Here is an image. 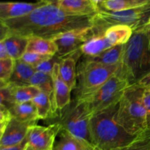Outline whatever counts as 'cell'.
Returning a JSON list of instances; mask_svg holds the SVG:
<instances>
[{"label": "cell", "instance_id": "1", "mask_svg": "<svg viewBox=\"0 0 150 150\" xmlns=\"http://www.w3.org/2000/svg\"><path fill=\"white\" fill-rule=\"evenodd\" d=\"M94 16H75L64 12L56 4H45L27 16L0 21V24L10 33L51 39L62 32L92 27Z\"/></svg>", "mask_w": 150, "mask_h": 150}, {"label": "cell", "instance_id": "2", "mask_svg": "<svg viewBox=\"0 0 150 150\" xmlns=\"http://www.w3.org/2000/svg\"><path fill=\"white\" fill-rule=\"evenodd\" d=\"M119 103L95 114L91 120L93 144L101 150H116L125 147L138 136L127 133L117 122L116 117Z\"/></svg>", "mask_w": 150, "mask_h": 150}, {"label": "cell", "instance_id": "3", "mask_svg": "<svg viewBox=\"0 0 150 150\" xmlns=\"http://www.w3.org/2000/svg\"><path fill=\"white\" fill-rule=\"evenodd\" d=\"M149 26L133 32L125 44L122 62L119 74L126 79L130 85L137 83L150 72V49L147 31Z\"/></svg>", "mask_w": 150, "mask_h": 150}, {"label": "cell", "instance_id": "4", "mask_svg": "<svg viewBox=\"0 0 150 150\" xmlns=\"http://www.w3.org/2000/svg\"><path fill=\"white\" fill-rule=\"evenodd\" d=\"M144 89L137 83L130 85L119 103L117 120L130 134L139 136L148 130L147 116L143 101Z\"/></svg>", "mask_w": 150, "mask_h": 150}, {"label": "cell", "instance_id": "5", "mask_svg": "<svg viewBox=\"0 0 150 150\" xmlns=\"http://www.w3.org/2000/svg\"><path fill=\"white\" fill-rule=\"evenodd\" d=\"M120 67L105 65L83 58L77 68L78 83L76 88V100H86L102 87Z\"/></svg>", "mask_w": 150, "mask_h": 150}, {"label": "cell", "instance_id": "6", "mask_svg": "<svg viewBox=\"0 0 150 150\" xmlns=\"http://www.w3.org/2000/svg\"><path fill=\"white\" fill-rule=\"evenodd\" d=\"M150 19V4L122 11H107L100 9L94 16V35H104L108 28L115 25H125L133 32L148 26Z\"/></svg>", "mask_w": 150, "mask_h": 150}, {"label": "cell", "instance_id": "7", "mask_svg": "<svg viewBox=\"0 0 150 150\" xmlns=\"http://www.w3.org/2000/svg\"><path fill=\"white\" fill-rule=\"evenodd\" d=\"M93 116L86 101L75 99L64 108L57 122L62 130L77 139L94 144L91 132V120Z\"/></svg>", "mask_w": 150, "mask_h": 150}, {"label": "cell", "instance_id": "8", "mask_svg": "<svg viewBox=\"0 0 150 150\" xmlns=\"http://www.w3.org/2000/svg\"><path fill=\"white\" fill-rule=\"evenodd\" d=\"M130 86L127 79L119 74L117 71V73L94 95L83 100L87 103L91 112L95 115V114L118 103L125 90Z\"/></svg>", "mask_w": 150, "mask_h": 150}, {"label": "cell", "instance_id": "9", "mask_svg": "<svg viewBox=\"0 0 150 150\" xmlns=\"http://www.w3.org/2000/svg\"><path fill=\"white\" fill-rule=\"evenodd\" d=\"M93 35L92 27L80 28L56 35L51 38L57 47L56 56L62 59L76 52L80 49L81 45Z\"/></svg>", "mask_w": 150, "mask_h": 150}, {"label": "cell", "instance_id": "10", "mask_svg": "<svg viewBox=\"0 0 150 150\" xmlns=\"http://www.w3.org/2000/svg\"><path fill=\"white\" fill-rule=\"evenodd\" d=\"M60 130L61 127L57 122L48 127L38 125L31 126L27 134L28 144L25 150H53Z\"/></svg>", "mask_w": 150, "mask_h": 150}, {"label": "cell", "instance_id": "11", "mask_svg": "<svg viewBox=\"0 0 150 150\" xmlns=\"http://www.w3.org/2000/svg\"><path fill=\"white\" fill-rule=\"evenodd\" d=\"M35 125L22 122L13 118L0 137V147L14 146L25 140L31 126Z\"/></svg>", "mask_w": 150, "mask_h": 150}, {"label": "cell", "instance_id": "12", "mask_svg": "<svg viewBox=\"0 0 150 150\" xmlns=\"http://www.w3.org/2000/svg\"><path fill=\"white\" fill-rule=\"evenodd\" d=\"M45 4L43 2H18L2 1L0 3V21L18 18L27 16L35 9Z\"/></svg>", "mask_w": 150, "mask_h": 150}, {"label": "cell", "instance_id": "13", "mask_svg": "<svg viewBox=\"0 0 150 150\" xmlns=\"http://www.w3.org/2000/svg\"><path fill=\"white\" fill-rule=\"evenodd\" d=\"M59 63H56L53 70L52 77L54 83V95L55 105L58 112H61L71 103L70 90L67 83L62 80L59 75Z\"/></svg>", "mask_w": 150, "mask_h": 150}, {"label": "cell", "instance_id": "14", "mask_svg": "<svg viewBox=\"0 0 150 150\" xmlns=\"http://www.w3.org/2000/svg\"><path fill=\"white\" fill-rule=\"evenodd\" d=\"M0 41L4 42L9 56L13 59H21L26 52L28 45V38L26 37L10 33L1 28Z\"/></svg>", "mask_w": 150, "mask_h": 150}, {"label": "cell", "instance_id": "15", "mask_svg": "<svg viewBox=\"0 0 150 150\" xmlns=\"http://www.w3.org/2000/svg\"><path fill=\"white\" fill-rule=\"evenodd\" d=\"M80 51L67 56L60 60L59 63V75L62 80L67 83L70 90L76 89L77 86V67L76 62L81 57Z\"/></svg>", "mask_w": 150, "mask_h": 150}, {"label": "cell", "instance_id": "16", "mask_svg": "<svg viewBox=\"0 0 150 150\" xmlns=\"http://www.w3.org/2000/svg\"><path fill=\"white\" fill-rule=\"evenodd\" d=\"M57 6L66 13L75 16H94L99 11V6L92 0H59Z\"/></svg>", "mask_w": 150, "mask_h": 150}, {"label": "cell", "instance_id": "17", "mask_svg": "<svg viewBox=\"0 0 150 150\" xmlns=\"http://www.w3.org/2000/svg\"><path fill=\"white\" fill-rule=\"evenodd\" d=\"M59 139L53 150H101L95 144L72 136L64 130H60Z\"/></svg>", "mask_w": 150, "mask_h": 150}, {"label": "cell", "instance_id": "18", "mask_svg": "<svg viewBox=\"0 0 150 150\" xmlns=\"http://www.w3.org/2000/svg\"><path fill=\"white\" fill-rule=\"evenodd\" d=\"M10 111L13 118L22 122L37 125L39 120L36 106L32 101L15 103L10 108Z\"/></svg>", "mask_w": 150, "mask_h": 150}, {"label": "cell", "instance_id": "19", "mask_svg": "<svg viewBox=\"0 0 150 150\" xmlns=\"http://www.w3.org/2000/svg\"><path fill=\"white\" fill-rule=\"evenodd\" d=\"M111 47L113 46L105 35H97L89 38L81 45L79 51L85 57H93Z\"/></svg>", "mask_w": 150, "mask_h": 150}, {"label": "cell", "instance_id": "20", "mask_svg": "<svg viewBox=\"0 0 150 150\" xmlns=\"http://www.w3.org/2000/svg\"><path fill=\"white\" fill-rule=\"evenodd\" d=\"M125 45L113 46L105 50L99 55L93 57H85L86 59L105 65H120L122 64Z\"/></svg>", "mask_w": 150, "mask_h": 150}, {"label": "cell", "instance_id": "21", "mask_svg": "<svg viewBox=\"0 0 150 150\" xmlns=\"http://www.w3.org/2000/svg\"><path fill=\"white\" fill-rule=\"evenodd\" d=\"M26 51L53 57L57 54V47L55 42L51 39L32 36L28 38Z\"/></svg>", "mask_w": 150, "mask_h": 150}, {"label": "cell", "instance_id": "22", "mask_svg": "<svg viewBox=\"0 0 150 150\" xmlns=\"http://www.w3.org/2000/svg\"><path fill=\"white\" fill-rule=\"evenodd\" d=\"M133 30L125 25H115L108 28L104 35L112 46L125 45L131 38Z\"/></svg>", "mask_w": 150, "mask_h": 150}, {"label": "cell", "instance_id": "23", "mask_svg": "<svg viewBox=\"0 0 150 150\" xmlns=\"http://www.w3.org/2000/svg\"><path fill=\"white\" fill-rule=\"evenodd\" d=\"M36 72L35 67L21 59L16 60L14 71L10 79V83L16 86L29 85L31 79Z\"/></svg>", "mask_w": 150, "mask_h": 150}, {"label": "cell", "instance_id": "24", "mask_svg": "<svg viewBox=\"0 0 150 150\" xmlns=\"http://www.w3.org/2000/svg\"><path fill=\"white\" fill-rule=\"evenodd\" d=\"M150 4V0H105L99 8L107 11H122Z\"/></svg>", "mask_w": 150, "mask_h": 150}, {"label": "cell", "instance_id": "25", "mask_svg": "<svg viewBox=\"0 0 150 150\" xmlns=\"http://www.w3.org/2000/svg\"><path fill=\"white\" fill-rule=\"evenodd\" d=\"M10 94L13 103H23L32 101V100L41 92L39 89L32 85L16 86L9 83Z\"/></svg>", "mask_w": 150, "mask_h": 150}, {"label": "cell", "instance_id": "26", "mask_svg": "<svg viewBox=\"0 0 150 150\" xmlns=\"http://www.w3.org/2000/svg\"><path fill=\"white\" fill-rule=\"evenodd\" d=\"M32 102L36 106L39 120H47L49 117H54L49 95L40 92L32 100Z\"/></svg>", "mask_w": 150, "mask_h": 150}, {"label": "cell", "instance_id": "27", "mask_svg": "<svg viewBox=\"0 0 150 150\" xmlns=\"http://www.w3.org/2000/svg\"><path fill=\"white\" fill-rule=\"evenodd\" d=\"M16 60L12 58L0 59V87L10 83V79L14 71Z\"/></svg>", "mask_w": 150, "mask_h": 150}, {"label": "cell", "instance_id": "28", "mask_svg": "<svg viewBox=\"0 0 150 150\" xmlns=\"http://www.w3.org/2000/svg\"><path fill=\"white\" fill-rule=\"evenodd\" d=\"M116 150H150V129L138 136L129 145Z\"/></svg>", "mask_w": 150, "mask_h": 150}, {"label": "cell", "instance_id": "29", "mask_svg": "<svg viewBox=\"0 0 150 150\" xmlns=\"http://www.w3.org/2000/svg\"><path fill=\"white\" fill-rule=\"evenodd\" d=\"M54 57V56H53ZM52 56H47V55H42V54H38V53L35 52H29V51H26L23 57L21 58V60L23 61V62L26 63V64H29V65L32 66V67H35L38 66V64H40L45 60L48 59Z\"/></svg>", "mask_w": 150, "mask_h": 150}, {"label": "cell", "instance_id": "30", "mask_svg": "<svg viewBox=\"0 0 150 150\" xmlns=\"http://www.w3.org/2000/svg\"><path fill=\"white\" fill-rule=\"evenodd\" d=\"M62 59L59 58L57 56H54V57H51L48 59L45 60L42 62H41L40 64H38V66L35 67V69L36 70V71L41 72V73H45V74H48L49 76H51L53 73V70H54V67L56 63L59 62L60 60Z\"/></svg>", "mask_w": 150, "mask_h": 150}, {"label": "cell", "instance_id": "31", "mask_svg": "<svg viewBox=\"0 0 150 150\" xmlns=\"http://www.w3.org/2000/svg\"><path fill=\"white\" fill-rule=\"evenodd\" d=\"M13 118V115H12L10 109L4 108V107H0V132H1V135L4 133V130Z\"/></svg>", "mask_w": 150, "mask_h": 150}, {"label": "cell", "instance_id": "32", "mask_svg": "<svg viewBox=\"0 0 150 150\" xmlns=\"http://www.w3.org/2000/svg\"><path fill=\"white\" fill-rule=\"evenodd\" d=\"M143 101L145 109L146 111L148 129H150V90L144 89V92L143 95Z\"/></svg>", "mask_w": 150, "mask_h": 150}, {"label": "cell", "instance_id": "33", "mask_svg": "<svg viewBox=\"0 0 150 150\" xmlns=\"http://www.w3.org/2000/svg\"><path fill=\"white\" fill-rule=\"evenodd\" d=\"M138 85L146 90H150V72L137 82Z\"/></svg>", "mask_w": 150, "mask_h": 150}, {"label": "cell", "instance_id": "34", "mask_svg": "<svg viewBox=\"0 0 150 150\" xmlns=\"http://www.w3.org/2000/svg\"><path fill=\"white\" fill-rule=\"evenodd\" d=\"M28 144V140H27V136L25 139V140L23 142H22L21 143L18 144L14 145V146H7V147H0V150H24L25 148L26 147Z\"/></svg>", "mask_w": 150, "mask_h": 150}, {"label": "cell", "instance_id": "35", "mask_svg": "<svg viewBox=\"0 0 150 150\" xmlns=\"http://www.w3.org/2000/svg\"><path fill=\"white\" fill-rule=\"evenodd\" d=\"M7 58H10V57L7 53L5 45L2 41H0V59H4Z\"/></svg>", "mask_w": 150, "mask_h": 150}, {"label": "cell", "instance_id": "36", "mask_svg": "<svg viewBox=\"0 0 150 150\" xmlns=\"http://www.w3.org/2000/svg\"><path fill=\"white\" fill-rule=\"evenodd\" d=\"M39 2H43L45 4H57L59 0H37Z\"/></svg>", "mask_w": 150, "mask_h": 150}, {"label": "cell", "instance_id": "37", "mask_svg": "<svg viewBox=\"0 0 150 150\" xmlns=\"http://www.w3.org/2000/svg\"><path fill=\"white\" fill-rule=\"evenodd\" d=\"M92 1H93V2L95 3V4H96V5L99 6V4H100L101 2H103V1H105V0H92Z\"/></svg>", "mask_w": 150, "mask_h": 150}, {"label": "cell", "instance_id": "38", "mask_svg": "<svg viewBox=\"0 0 150 150\" xmlns=\"http://www.w3.org/2000/svg\"><path fill=\"white\" fill-rule=\"evenodd\" d=\"M147 33H148V38H149V48L150 49V27L149 26V29H148Z\"/></svg>", "mask_w": 150, "mask_h": 150}, {"label": "cell", "instance_id": "39", "mask_svg": "<svg viewBox=\"0 0 150 150\" xmlns=\"http://www.w3.org/2000/svg\"><path fill=\"white\" fill-rule=\"evenodd\" d=\"M148 26H149V27H150V19H149V23H148Z\"/></svg>", "mask_w": 150, "mask_h": 150}, {"label": "cell", "instance_id": "40", "mask_svg": "<svg viewBox=\"0 0 150 150\" xmlns=\"http://www.w3.org/2000/svg\"><path fill=\"white\" fill-rule=\"evenodd\" d=\"M25 149H26V148H25ZM25 149H24V150H25Z\"/></svg>", "mask_w": 150, "mask_h": 150}]
</instances>
